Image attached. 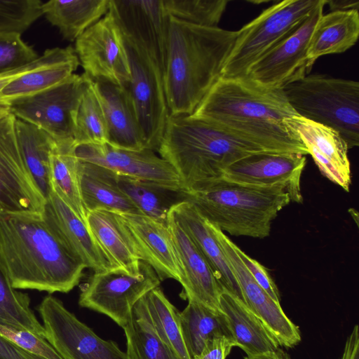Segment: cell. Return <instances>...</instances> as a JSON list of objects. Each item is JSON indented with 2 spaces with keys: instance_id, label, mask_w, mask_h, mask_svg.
<instances>
[{
  "instance_id": "obj_39",
  "label": "cell",
  "mask_w": 359,
  "mask_h": 359,
  "mask_svg": "<svg viewBox=\"0 0 359 359\" xmlns=\"http://www.w3.org/2000/svg\"><path fill=\"white\" fill-rule=\"evenodd\" d=\"M227 0H162L170 18L194 25L217 27Z\"/></svg>"
},
{
  "instance_id": "obj_46",
  "label": "cell",
  "mask_w": 359,
  "mask_h": 359,
  "mask_svg": "<svg viewBox=\"0 0 359 359\" xmlns=\"http://www.w3.org/2000/svg\"><path fill=\"white\" fill-rule=\"evenodd\" d=\"M0 359H43L26 352L0 334Z\"/></svg>"
},
{
  "instance_id": "obj_19",
  "label": "cell",
  "mask_w": 359,
  "mask_h": 359,
  "mask_svg": "<svg viewBox=\"0 0 359 359\" xmlns=\"http://www.w3.org/2000/svg\"><path fill=\"white\" fill-rule=\"evenodd\" d=\"M306 147L321 173L345 191L351 182L348 146L333 128L295 115L284 120Z\"/></svg>"
},
{
  "instance_id": "obj_48",
  "label": "cell",
  "mask_w": 359,
  "mask_h": 359,
  "mask_svg": "<svg viewBox=\"0 0 359 359\" xmlns=\"http://www.w3.org/2000/svg\"><path fill=\"white\" fill-rule=\"evenodd\" d=\"M325 4H327L330 12L332 11H346L350 10L358 11L359 1L358 0H325Z\"/></svg>"
},
{
  "instance_id": "obj_49",
  "label": "cell",
  "mask_w": 359,
  "mask_h": 359,
  "mask_svg": "<svg viewBox=\"0 0 359 359\" xmlns=\"http://www.w3.org/2000/svg\"><path fill=\"white\" fill-rule=\"evenodd\" d=\"M244 359H290V358L285 352L278 348L275 351L247 355Z\"/></svg>"
},
{
  "instance_id": "obj_41",
  "label": "cell",
  "mask_w": 359,
  "mask_h": 359,
  "mask_svg": "<svg viewBox=\"0 0 359 359\" xmlns=\"http://www.w3.org/2000/svg\"><path fill=\"white\" fill-rule=\"evenodd\" d=\"M39 55L18 33H0V74L27 65Z\"/></svg>"
},
{
  "instance_id": "obj_27",
  "label": "cell",
  "mask_w": 359,
  "mask_h": 359,
  "mask_svg": "<svg viewBox=\"0 0 359 359\" xmlns=\"http://www.w3.org/2000/svg\"><path fill=\"white\" fill-rule=\"evenodd\" d=\"M219 308L224 315L234 346L247 355L275 351L280 345L261 320L245 303L225 289L219 299Z\"/></svg>"
},
{
  "instance_id": "obj_2",
  "label": "cell",
  "mask_w": 359,
  "mask_h": 359,
  "mask_svg": "<svg viewBox=\"0 0 359 359\" xmlns=\"http://www.w3.org/2000/svg\"><path fill=\"white\" fill-rule=\"evenodd\" d=\"M84 269L42 215L0 214V269L13 288L67 293Z\"/></svg>"
},
{
  "instance_id": "obj_1",
  "label": "cell",
  "mask_w": 359,
  "mask_h": 359,
  "mask_svg": "<svg viewBox=\"0 0 359 359\" xmlns=\"http://www.w3.org/2000/svg\"><path fill=\"white\" fill-rule=\"evenodd\" d=\"M297 114L283 89L257 86L245 79L220 77L192 114L237 134L272 153L306 155L308 151L284 123Z\"/></svg>"
},
{
  "instance_id": "obj_14",
  "label": "cell",
  "mask_w": 359,
  "mask_h": 359,
  "mask_svg": "<svg viewBox=\"0 0 359 359\" xmlns=\"http://www.w3.org/2000/svg\"><path fill=\"white\" fill-rule=\"evenodd\" d=\"M74 50L89 79H106L121 87L129 83L130 66L123 36L109 11L75 41Z\"/></svg>"
},
{
  "instance_id": "obj_9",
  "label": "cell",
  "mask_w": 359,
  "mask_h": 359,
  "mask_svg": "<svg viewBox=\"0 0 359 359\" xmlns=\"http://www.w3.org/2000/svg\"><path fill=\"white\" fill-rule=\"evenodd\" d=\"M89 81L85 74H73L52 88L13 102L10 112L48 133L56 144L75 146L76 112Z\"/></svg>"
},
{
  "instance_id": "obj_42",
  "label": "cell",
  "mask_w": 359,
  "mask_h": 359,
  "mask_svg": "<svg viewBox=\"0 0 359 359\" xmlns=\"http://www.w3.org/2000/svg\"><path fill=\"white\" fill-rule=\"evenodd\" d=\"M78 60L74 48H53L46 50L33 62L0 74V92L20 76L32 70Z\"/></svg>"
},
{
  "instance_id": "obj_22",
  "label": "cell",
  "mask_w": 359,
  "mask_h": 359,
  "mask_svg": "<svg viewBox=\"0 0 359 359\" xmlns=\"http://www.w3.org/2000/svg\"><path fill=\"white\" fill-rule=\"evenodd\" d=\"M118 215L137 247L142 261L153 268L161 281L171 278L181 284L182 268L168 224L145 215Z\"/></svg>"
},
{
  "instance_id": "obj_37",
  "label": "cell",
  "mask_w": 359,
  "mask_h": 359,
  "mask_svg": "<svg viewBox=\"0 0 359 359\" xmlns=\"http://www.w3.org/2000/svg\"><path fill=\"white\" fill-rule=\"evenodd\" d=\"M108 133L104 111L90 81L82 95L75 121L74 144H107Z\"/></svg>"
},
{
  "instance_id": "obj_15",
  "label": "cell",
  "mask_w": 359,
  "mask_h": 359,
  "mask_svg": "<svg viewBox=\"0 0 359 359\" xmlns=\"http://www.w3.org/2000/svg\"><path fill=\"white\" fill-rule=\"evenodd\" d=\"M209 226L226 257L241 291L243 302L275 337L280 346L292 348L301 341L299 327L253 279L240 259L237 245L217 226Z\"/></svg>"
},
{
  "instance_id": "obj_12",
  "label": "cell",
  "mask_w": 359,
  "mask_h": 359,
  "mask_svg": "<svg viewBox=\"0 0 359 359\" xmlns=\"http://www.w3.org/2000/svg\"><path fill=\"white\" fill-rule=\"evenodd\" d=\"M325 0L277 45L257 60L243 78L270 89H283L310 72L307 51L313 29L323 14Z\"/></svg>"
},
{
  "instance_id": "obj_21",
  "label": "cell",
  "mask_w": 359,
  "mask_h": 359,
  "mask_svg": "<svg viewBox=\"0 0 359 359\" xmlns=\"http://www.w3.org/2000/svg\"><path fill=\"white\" fill-rule=\"evenodd\" d=\"M168 226L182 268L184 297L222 312L219 299L222 288L206 258L170 212Z\"/></svg>"
},
{
  "instance_id": "obj_25",
  "label": "cell",
  "mask_w": 359,
  "mask_h": 359,
  "mask_svg": "<svg viewBox=\"0 0 359 359\" xmlns=\"http://www.w3.org/2000/svg\"><path fill=\"white\" fill-rule=\"evenodd\" d=\"M88 227L113 265L136 275L142 257L119 215L105 210L88 212Z\"/></svg>"
},
{
  "instance_id": "obj_30",
  "label": "cell",
  "mask_w": 359,
  "mask_h": 359,
  "mask_svg": "<svg viewBox=\"0 0 359 359\" xmlns=\"http://www.w3.org/2000/svg\"><path fill=\"white\" fill-rule=\"evenodd\" d=\"M15 127L25 163L39 191L46 201L53 192L50 155L55 142L39 128L17 118Z\"/></svg>"
},
{
  "instance_id": "obj_8",
  "label": "cell",
  "mask_w": 359,
  "mask_h": 359,
  "mask_svg": "<svg viewBox=\"0 0 359 359\" xmlns=\"http://www.w3.org/2000/svg\"><path fill=\"white\" fill-rule=\"evenodd\" d=\"M122 36L130 72V81L125 87L130 95L145 147L157 151L170 116L163 74L145 48Z\"/></svg>"
},
{
  "instance_id": "obj_47",
  "label": "cell",
  "mask_w": 359,
  "mask_h": 359,
  "mask_svg": "<svg viewBox=\"0 0 359 359\" xmlns=\"http://www.w3.org/2000/svg\"><path fill=\"white\" fill-rule=\"evenodd\" d=\"M339 359H359V330L358 325L347 337L341 356Z\"/></svg>"
},
{
  "instance_id": "obj_26",
  "label": "cell",
  "mask_w": 359,
  "mask_h": 359,
  "mask_svg": "<svg viewBox=\"0 0 359 359\" xmlns=\"http://www.w3.org/2000/svg\"><path fill=\"white\" fill-rule=\"evenodd\" d=\"M78 174L83 203L88 212L105 210L143 215L118 187L116 172L79 160Z\"/></svg>"
},
{
  "instance_id": "obj_43",
  "label": "cell",
  "mask_w": 359,
  "mask_h": 359,
  "mask_svg": "<svg viewBox=\"0 0 359 359\" xmlns=\"http://www.w3.org/2000/svg\"><path fill=\"white\" fill-rule=\"evenodd\" d=\"M0 334L22 350L43 359H62L46 339L25 330L0 324Z\"/></svg>"
},
{
  "instance_id": "obj_44",
  "label": "cell",
  "mask_w": 359,
  "mask_h": 359,
  "mask_svg": "<svg viewBox=\"0 0 359 359\" xmlns=\"http://www.w3.org/2000/svg\"><path fill=\"white\" fill-rule=\"evenodd\" d=\"M236 251L240 259L253 279L273 300L280 303V294L278 287L271 278L267 269L258 262V261L246 255L238 246Z\"/></svg>"
},
{
  "instance_id": "obj_16",
  "label": "cell",
  "mask_w": 359,
  "mask_h": 359,
  "mask_svg": "<svg viewBox=\"0 0 359 359\" xmlns=\"http://www.w3.org/2000/svg\"><path fill=\"white\" fill-rule=\"evenodd\" d=\"M109 12L122 34L145 48L164 76L169 16L162 0H109Z\"/></svg>"
},
{
  "instance_id": "obj_11",
  "label": "cell",
  "mask_w": 359,
  "mask_h": 359,
  "mask_svg": "<svg viewBox=\"0 0 359 359\" xmlns=\"http://www.w3.org/2000/svg\"><path fill=\"white\" fill-rule=\"evenodd\" d=\"M37 310L46 339L62 359H129L116 343L100 338L57 298L45 297Z\"/></svg>"
},
{
  "instance_id": "obj_28",
  "label": "cell",
  "mask_w": 359,
  "mask_h": 359,
  "mask_svg": "<svg viewBox=\"0 0 359 359\" xmlns=\"http://www.w3.org/2000/svg\"><path fill=\"white\" fill-rule=\"evenodd\" d=\"M358 36V11L323 14L313 29L309 43L307 59L310 67L321 56L348 50L355 45Z\"/></svg>"
},
{
  "instance_id": "obj_23",
  "label": "cell",
  "mask_w": 359,
  "mask_h": 359,
  "mask_svg": "<svg viewBox=\"0 0 359 359\" xmlns=\"http://www.w3.org/2000/svg\"><path fill=\"white\" fill-rule=\"evenodd\" d=\"M92 81L106 120L107 144L123 149H145L135 110L126 88L103 79Z\"/></svg>"
},
{
  "instance_id": "obj_45",
  "label": "cell",
  "mask_w": 359,
  "mask_h": 359,
  "mask_svg": "<svg viewBox=\"0 0 359 359\" xmlns=\"http://www.w3.org/2000/svg\"><path fill=\"white\" fill-rule=\"evenodd\" d=\"M233 346V342L225 337L214 338L192 359H226Z\"/></svg>"
},
{
  "instance_id": "obj_40",
  "label": "cell",
  "mask_w": 359,
  "mask_h": 359,
  "mask_svg": "<svg viewBox=\"0 0 359 359\" xmlns=\"http://www.w3.org/2000/svg\"><path fill=\"white\" fill-rule=\"evenodd\" d=\"M39 0H0V33L22 34L43 15Z\"/></svg>"
},
{
  "instance_id": "obj_20",
  "label": "cell",
  "mask_w": 359,
  "mask_h": 359,
  "mask_svg": "<svg viewBox=\"0 0 359 359\" xmlns=\"http://www.w3.org/2000/svg\"><path fill=\"white\" fill-rule=\"evenodd\" d=\"M42 217L65 245L94 273L116 269L100 246L88 225L53 191Z\"/></svg>"
},
{
  "instance_id": "obj_38",
  "label": "cell",
  "mask_w": 359,
  "mask_h": 359,
  "mask_svg": "<svg viewBox=\"0 0 359 359\" xmlns=\"http://www.w3.org/2000/svg\"><path fill=\"white\" fill-rule=\"evenodd\" d=\"M0 324L29 331L46 339L44 328L30 307L29 296L13 288L1 269Z\"/></svg>"
},
{
  "instance_id": "obj_10",
  "label": "cell",
  "mask_w": 359,
  "mask_h": 359,
  "mask_svg": "<svg viewBox=\"0 0 359 359\" xmlns=\"http://www.w3.org/2000/svg\"><path fill=\"white\" fill-rule=\"evenodd\" d=\"M160 283L153 268L143 261L136 275L121 269L94 273L81 292L79 304L106 315L123 328L135 304Z\"/></svg>"
},
{
  "instance_id": "obj_7",
  "label": "cell",
  "mask_w": 359,
  "mask_h": 359,
  "mask_svg": "<svg viewBox=\"0 0 359 359\" xmlns=\"http://www.w3.org/2000/svg\"><path fill=\"white\" fill-rule=\"evenodd\" d=\"M322 0H284L237 31L222 70L223 79H243L249 69L289 34Z\"/></svg>"
},
{
  "instance_id": "obj_32",
  "label": "cell",
  "mask_w": 359,
  "mask_h": 359,
  "mask_svg": "<svg viewBox=\"0 0 359 359\" xmlns=\"http://www.w3.org/2000/svg\"><path fill=\"white\" fill-rule=\"evenodd\" d=\"M116 177L120 189L140 211L161 223L168 224L172 208L184 201L182 190L126 175Z\"/></svg>"
},
{
  "instance_id": "obj_29",
  "label": "cell",
  "mask_w": 359,
  "mask_h": 359,
  "mask_svg": "<svg viewBox=\"0 0 359 359\" xmlns=\"http://www.w3.org/2000/svg\"><path fill=\"white\" fill-rule=\"evenodd\" d=\"M109 0H51L43 3V15L63 39L75 41L109 11Z\"/></svg>"
},
{
  "instance_id": "obj_5",
  "label": "cell",
  "mask_w": 359,
  "mask_h": 359,
  "mask_svg": "<svg viewBox=\"0 0 359 359\" xmlns=\"http://www.w3.org/2000/svg\"><path fill=\"white\" fill-rule=\"evenodd\" d=\"M182 192L184 201L222 231L256 238L269 236L272 221L291 201L283 185L254 186L223 178L202 189Z\"/></svg>"
},
{
  "instance_id": "obj_24",
  "label": "cell",
  "mask_w": 359,
  "mask_h": 359,
  "mask_svg": "<svg viewBox=\"0 0 359 359\" xmlns=\"http://www.w3.org/2000/svg\"><path fill=\"white\" fill-rule=\"evenodd\" d=\"M170 212L206 258L222 288L243 301L238 282L208 222L185 201L174 205Z\"/></svg>"
},
{
  "instance_id": "obj_18",
  "label": "cell",
  "mask_w": 359,
  "mask_h": 359,
  "mask_svg": "<svg viewBox=\"0 0 359 359\" xmlns=\"http://www.w3.org/2000/svg\"><path fill=\"white\" fill-rule=\"evenodd\" d=\"M306 161L304 155L299 154H255L229 165L222 178L254 186L283 185L291 201L301 203L300 179Z\"/></svg>"
},
{
  "instance_id": "obj_3",
  "label": "cell",
  "mask_w": 359,
  "mask_h": 359,
  "mask_svg": "<svg viewBox=\"0 0 359 359\" xmlns=\"http://www.w3.org/2000/svg\"><path fill=\"white\" fill-rule=\"evenodd\" d=\"M236 35L169 17L163 82L170 116L193 114L220 78Z\"/></svg>"
},
{
  "instance_id": "obj_4",
  "label": "cell",
  "mask_w": 359,
  "mask_h": 359,
  "mask_svg": "<svg viewBox=\"0 0 359 359\" xmlns=\"http://www.w3.org/2000/svg\"><path fill=\"white\" fill-rule=\"evenodd\" d=\"M157 152L175 170L184 191L202 189L222 179L224 170L244 157L272 153L191 116H169Z\"/></svg>"
},
{
  "instance_id": "obj_35",
  "label": "cell",
  "mask_w": 359,
  "mask_h": 359,
  "mask_svg": "<svg viewBox=\"0 0 359 359\" xmlns=\"http://www.w3.org/2000/svg\"><path fill=\"white\" fill-rule=\"evenodd\" d=\"M149 319L158 337L172 351L177 359H191L182 335L180 311L157 287L143 297Z\"/></svg>"
},
{
  "instance_id": "obj_34",
  "label": "cell",
  "mask_w": 359,
  "mask_h": 359,
  "mask_svg": "<svg viewBox=\"0 0 359 359\" xmlns=\"http://www.w3.org/2000/svg\"><path fill=\"white\" fill-rule=\"evenodd\" d=\"M123 329L129 359H177L155 332L142 298L133 306L129 320Z\"/></svg>"
},
{
  "instance_id": "obj_50",
  "label": "cell",
  "mask_w": 359,
  "mask_h": 359,
  "mask_svg": "<svg viewBox=\"0 0 359 359\" xmlns=\"http://www.w3.org/2000/svg\"><path fill=\"white\" fill-rule=\"evenodd\" d=\"M10 113L8 104L0 103V118Z\"/></svg>"
},
{
  "instance_id": "obj_17",
  "label": "cell",
  "mask_w": 359,
  "mask_h": 359,
  "mask_svg": "<svg viewBox=\"0 0 359 359\" xmlns=\"http://www.w3.org/2000/svg\"><path fill=\"white\" fill-rule=\"evenodd\" d=\"M74 153L79 160L99 165L116 174L182 190L173 167L151 149H123L108 144H81L75 147Z\"/></svg>"
},
{
  "instance_id": "obj_13",
  "label": "cell",
  "mask_w": 359,
  "mask_h": 359,
  "mask_svg": "<svg viewBox=\"0 0 359 359\" xmlns=\"http://www.w3.org/2000/svg\"><path fill=\"white\" fill-rule=\"evenodd\" d=\"M15 118L11 112L0 118V214L41 215L46 200L22 156Z\"/></svg>"
},
{
  "instance_id": "obj_31",
  "label": "cell",
  "mask_w": 359,
  "mask_h": 359,
  "mask_svg": "<svg viewBox=\"0 0 359 359\" xmlns=\"http://www.w3.org/2000/svg\"><path fill=\"white\" fill-rule=\"evenodd\" d=\"M180 319L184 343L191 359L201 353L210 339L225 337L232 341L226 318L220 311L188 302L180 313Z\"/></svg>"
},
{
  "instance_id": "obj_6",
  "label": "cell",
  "mask_w": 359,
  "mask_h": 359,
  "mask_svg": "<svg viewBox=\"0 0 359 359\" xmlns=\"http://www.w3.org/2000/svg\"><path fill=\"white\" fill-rule=\"evenodd\" d=\"M297 115L337 130L348 149L359 144V83L311 74L283 88Z\"/></svg>"
},
{
  "instance_id": "obj_36",
  "label": "cell",
  "mask_w": 359,
  "mask_h": 359,
  "mask_svg": "<svg viewBox=\"0 0 359 359\" xmlns=\"http://www.w3.org/2000/svg\"><path fill=\"white\" fill-rule=\"evenodd\" d=\"M80 65L79 59L29 72L0 92V103L10 104L52 88L69 78Z\"/></svg>"
},
{
  "instance_id": "obj_33",
  "label": "cell",
  "mask_w": 359,
  "mask_h": 359,
  "mask_svg": "<svg viewBox=\"0 0 359 359\" xmlns=\"http://www.w3.org/2000/svg\"><path fill=\"white\" fill-rule=\"evenodd\" d=\"M74 148L72 144L55 143L50 155L51 184L53 191L86 223L88 212L81 195Z\"/></svg>"
}]
</instances>
